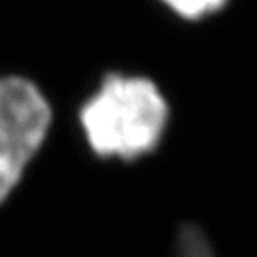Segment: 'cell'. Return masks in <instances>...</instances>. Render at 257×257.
<instances>
[{
    "instance_id": "7a4b0ae2",
    "label": "cell",
    "mask_w": 257,
    "mask_h": 257,
    "mask_svg": "<svg viewBox=\"0 0 257 257\" xmlns=\"http://www.w3.org/2000/svg\"><path fill=\"white\" fill-rule=\"evenodd\" d=\"M50 105L33 82L0 78V204L8 198L50 128Z\"/></svg>"
},
{
    "instance_id": "277c9868",
    "label": "cell",
    "mask_w": 257,
    "mask_h": 257,
    "mask_svg": "<svg viewBox=\"0 0 257 257\" xmlns=\"http://www.w3.org/2000/svg\"><path fill=\"white\" fill-rule=\"evenodd\" d=\"M168 8L185 19H200L225 6L227 0H162Z\"/></svg>"
},
{
    "instance_id": "6da1fadb",
    "label": "cell",
    "mask_w": 257,
    "mask_h": 257,
    "mask_svg": "<svg viewBox=\"0 0 257 257\" xmlns=\"http://www.w3.org/2000/svg\"><path fill=\"white\" fill-rule=\"evenodd\" d=\"M168 114V103L155 82L109 74L82 107L80 122L97 156L136 160L155 151Z\"/></svg>"
},
{
    "instance_id": "3957f363",
    "label": "cell",
    "mask_w": 257,
    "mask_h": 257,
    "mask_svg": "<svg viewBox=\"0 0 257 257\" xmlns=\"http://www.w3.org/2000/svg\"><path fill=\"white\" fill-rule=\"evenodd\" d=\"M177 251H179V257H213V251L202 230L193 225H187L179 232Z\"/></svg>"
}]
</instances>
